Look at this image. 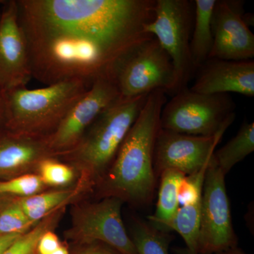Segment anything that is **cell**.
<instances>
[{"instance_id": "16", "label": "cell", "mask_w": 254, "mask_h": 254, "mask_svg": "<svg viewBox=\"0 0 254 254\" xmlns=\"http://www.w3.org/2000/svg\"><path fill=\"white\" fill-rule=\"evenodd\" d=\"M91 192L89 189L76 182L73 186L66 188L46 190L31 196L17 198V202L28 218L37 223Z\"/></svg>"}, {"instance_id": "5", "label": "cell", "mask_w": 254, "mask_h": 254, "mask_svg": "<svg viewBox=\"0 0 254 254\" xmlns=\"http://www.w3.org/2000/svg\"><path fill=\"white\" fill-rule=\"evenodd\" d=\"M110 79L120 98L131 99L162 90L174 94L175 70L172 60L151 36L139 42L118 60Z\"/></svg>"}, {"instance_id": "17", "label": "cell", "mask_w": 254, "mask_h": 254, "mask_svg": "<svg viewBox=\"0 0 254 254\" xmlns=\"http://www.w3.org/2000/svg\"><path fill=\"white\" fill-rule=\"evenodd\" d=\"M217 0H195L190 53L194 72L210 58L213 45L212 18Z\"/></svg>"}, {"instance_id": "2", "label": "cell", "mask_w": 254, "mask_h": 254, "mask_svg": "<svg viewBox=\"0 0 254 254\" xmlns=\"http://www.w3.org/2000/svg\"><path fill=\"white\" fill-rule=\"evenodd\" d=\"M166 94L158 90L148 95L113 163L95 187L99 198L115 197L138 207L153 201L158 178L153 160L155 144Z\"/></svg>"}, {"instance_id": "14", "label": "cell", "mask_w": 254, "mask_h": 254, "mask_svg": "<svg viewBox=\"0 0 254 254\" xmlns=\"http://www.w3.org/2000/svg\"><path fill=\"white\" fill-rule=\"evenodd\" d=\"M191 91L203 94L254 95V60L210 58L196 71Z\"/></svg>"}, {"instance_id": "15", "label": "cell", "mask_w": 254, "mask_h": 254, "mask_svg": "<svg viewBox=\"0 0 254 254\" xmlns=\"http://www.w3.org/2000/svg\"><path fill=\"white\" fill-rule=\"evenodd\" d=\"M48 157L54 156L46 137L26 136L7 129L0 133V177L11 179L36 173L38 164Z\"/></svg>"}, {"instance_id": "12", "label": "cell", "mask_w": 254, "mask_h": 254, "mask_svg": "<svg viewBox=\"0 0 254 254\" xmlns=\"http://www.w3.org/2000/svg\"><path fill=\"white\" fill-rule=\"evenodd\" d=\"M27 43L18 17L16 1L4 3L0 14V90L26 87L31 79Z\"/></svg>"}, {"instance_id": "33", "label": "cell", "mask_w": 254, "mask_h": 254, "mask_svg": "<svg viewBox=\"0 0 254 254\" xmlns=\"http://www.w3.org/2000/svg\"><path fill=\"white\" fill-rule=\"evenodd\" d=\"M36 254H37V253Z\"/></svg>"}, {"instance_id": "26", "label": "cell", "mask_w": 254, "mask_h": 254, "mask_svg": "<svg viewBox=\"0 0 254 254\" xmlns=\"http://www.w3.org/2000/svg\"><path fill=\"white\" fill-rule=\"evenodd\" d=\"M71 254H120L108 246L99 242L76 245Z\"/></svg>"}, {"instance_id": "8", "label": "cell", "mask_w": 254, "mask_h": 254, "mask_svg": "<svg viewBox=\"0 0 254 254\" xmlns=\"http://www.w3.org/2000/svg\"><path fill=\"white\" fill-rule=\"evenodd\" d=\"M124 202L115 197L96 201H76L71 208V225L64 232L75 245L104 244L120 254H138L122 217Z\"/></svg>"}, {"instance_id": "21", "label": "cell", "mask_w": 254, "mask_h": 254, "mask_svg": "<svg viewBox=\"0 0 254 254\" xmlns=\"http://www.w3.org/2000/svg\"><path fill=\"white\" fill-rule=\"evenodd\" d=\"M65 208L60 209L38 222L16 239L3 254H36L38 242L45 232L54 230L64 213Z\"/></svg>"}, {"instance_id": "32", "label": "cell", "mask_w": 254, "mask_h": 254, "mask_svg": "<svg viewBox=\"0 0 254 254\" xmlns=\"http://www.w3.org/2000/svg\"><path fill=\"white\" fill-rule=\"evenodd\" d=\"M173 252L175 254H193L187 248H175Z\"/></svg>"}, {"instance_id": "27", "label": "cell", "mask_w": 254, "mask_h": 254, "mask_svg": "<svg viewBox=\"0 0 254 254\" xmlns=\"http://www.w3.org/2000/svg\"><path fill=\"white\" fill-rule=\"evenodd\" d=\"M21 235L22 234L1 235L0 236V254H3L6 249Z\"/></svg>"}, {"instance_id": "3", "label": "cell", "mask_w": 254, "mask_h": 254, "mask_svg": "<svg viewBox=\"0 0 254 254\" xmlns=\"http://www.w3.org/2000/svg\"><path fill=\"white\" fill-rule=\"evenodd\" d=\"M148 95L131 99L119 98L100 114L75 148L56 157L74 169L76 182L95 190L138 118Z\"/></svg>"}, {"instance_id": "23", "label": "cell", "mask_w": 254, "mask_h": 254, "mask_svg": "<svg viewBox=\"0 0 254 254\" xmlns=\"http://www.w3.org/2000/svg\"><path fill=\"white\" fill-rule=\"evenodd\" d=\"M37 173L26 175L0 181V195L14 198H26L48 190Z\"/></svg>"}, {"instance_id": "19", "label": "cell", "mask_w": 254, "mask_h": 254, "mask_svg": "<svg viewBox=\"0 0 254 254\" xmlns=\"http://www.w3.org/2000/svg\"><path fill=\"white\" fill-rule=\"evenodd\" d=\"M254 150V123L244 122L236 136L218 151L213 158L219 168L226 175L232 168L240 163Z\"/></svg>"}, {"instance_id": "11", "label": "cell", "mask_w": 254, "mask_h": 254, "mask_svg": "<svg viewBox=\"0 0 254 254\" xmlns=\"http://www.w3.org/2000/svg\"><path fill=\"white\" fill-rule=\"evenodd\" d=\"M225 131L213 137L195 136L159 130L154 149L157 177L166 170L190 176L208 165Z\"/></svg>"}, {"instance_id": "25", "label": "cell", "mask_w": 254, "mask_h": 254, "mask_svg": "<svg viewBox=\"0 0 254 254\" xmlns=\"http://www.w3.org/2000/svg\"><path fill=\"white\" fill-rule=\"evenodd\" d=\"M63 244L53 230L45 232L37 246V254H52Z\"/></svg>"}, {"instance_id": "13", "label": "cell", "mask_w": 254, "mask_h": 254, "mask_svg": "<svg viewBox=\"0 0 254 254\" xmlns=\"http://www.w3.org/2000/svg\"><path fill=\"white\" fill-rule=\"evenodd\" d=\"M212 30L213 45L210 58L234 61L253 59L254 36L244 19L242 1H216Z\"/></svg>"}, {"instance_id": "31", "label": "cell", "mask_w": 254, "mask_h": 254, "mask_svg": "<svg viewBox=\"0 0 254 254\" xmlns=\"http://www.w3.org/2000/svg\"><path fill=\"white\" fill-rule=\"evenodd\" d=\"M52 254H70L69 251H68L67 247L64 245H62L61 247L58 249V250L55 251Z\"/></svg>"}, {"instance_id": "4", "label": "cell", "mask_w": 254, "mask_h": 254, "mask_svg": "<svg viewBox=\"0 0 254 254\" xmlns=\"http://www.w3.org/2000/svg\"><path fill=\"white\" fill-rule=\"evenodd\" d=\"M89 87L69 80L37 89L22 87L4 92V125L19 134L48 136Z\"/></svg>"}, {"instance_id": "1", "label": "cell", "mask_w": 254, "mask_h": 254, "mask_svg": "<svg viewBox=\"0 0 254 254\" xmlns=\"http://www.w3.org/2000/svg\"><path fill=\"white\" fill-rule=\"evenodd\" d=\"M156 0H18L32 77L51 85L109 78L118 60L151 37Z\"/></svg>"}, {"instance_id": "10", "label": "cell", "mask_w": 254, "mask_h": 254, "mask_svg": "<svg viewBox=\"0 0 254 254\" xmlns=\"http://www.w3.org/2000/svg\"><path fill=\"white\" fill-rule=\"evenodd\" d=\"M119 98L116 86L110 78L96 80L68 110L59 126L46 137L53 156L59 157L75 148L100 114Z\"/></svg>"}, {"instance_id": "29", "label": "cell", "mask_w": 254, "mask_h": 254, "mask_svg": "<svg viewBox=\"0 0 254 254\" xmlns=\"http://www.w3.org/2000/svg\"><path fill=\"white\" fill-rule=\"evenodd\" d=\"M14 197L6 196L0 195V212L10 202L14 199Z\"/></svg>"}, {"instance_id": "20", "label": "cell", "mask_w": 254, "mask_h": 254, "mask_svg": "<svg viewBox=\"0 0 254 254\" xmlns=\"http://www.w3.org/2000/svg\"><path fill=\"white\" fill-rule=\"evenodd\" d=\"M131 235L138 254H169L172 237L168 232L159 230L151 224L136 219L133 224Z\"/></svg>"}, {"instance_id": "24", "label": "cell", "mask_w": 254, "mask_h": 254, "mask_svg": "<svg viewBox=\"0 0 254 254\" xmlns=\"http://www.w3.org/2000/svg\"><path fill=\"white\" fill-rule=\"evenodd\" d=\"M37 223L28 218L14 198L0 212V236L25 233Z\"/></svg>"}, {"instance_id": "9", "label": "cell", "mask_w": 254, "mask_h": 254, "mask_svg": "<svg viewBox=\"0 0 254 254\" xmlns=\"http://www.w3.org/2000/svg\"><path fill=\"white\" fill-rule=\"evenodd\" d=\"M225 177L213 155L202 191L198 254H217L237 247Z\"/></svg>"}, {"instance_id": "18", "label": "cell", "mask_w": 254, "mask_h": 254, "mask_svg": "<svg viewBox=\"0 0 254 254\" xmlns=\"http://www.w3.org/2000/svg\"><path fill=\"white\" fill-rule=\"evenodd\" d=\"M156 210L148 220L155 228L168 232L171 230L172 225L180 208L178 188L185 175L175 170H166L160 175Z\"/></svg>"}, {"instance_id": "30", "label": "cell", "mask_w": 254, "mask_h": 254, "mask_svg": "<svg viewBox=\"0 0 254 254\" xmlns=\"http://www.w3.org/2000/svg\"><path fill=\"white\" fill-rule=\"evenodd\" d=\"M217 254H249L245 253L243 251L240 250V249L237 248V247H235V248L230 249V250H228L227 251H224V252H220V253H218Z\"/></svg>"}, {"instance_id": "22", "label": "cell", "mask_w": 254, "mask_h": 254, "mask_svg": "<svg viewBox=\"0 0 254 254\" xmlns=\"http://www.w3.org/2000/svg\"><path fill=\"white\" fill-rule=\"evenodd\" d=\"M36 173L48 188H66L73 186L77 180L74 169L56 157H48L41 160Z\"/></svg>"}, {"instance_id": "6", "label": "cell", "mask_w": 254, "mask_h": 254, "mask_svg": "<svg viewBox=\"0 0 254 254\" xmlns=\"http://www.w3.org/2000/svg\"><path fill=\"white\" fill-rule=\"evenodd\" d=\"M235 118V103L229 94H203L187 88L166 102L160 128L190 136L213 137L226 131Z\"/></svg>"}, {"instance_id": "28", "label": "cell", "mask_w": 254, "mask_h": 254, "mask_svg": "<svg viewBox=\"0 0 254 254\" xmlns=\"http://www.w3.org/2000/svg\"><path fill=\"white\" fill-rule=\"evenodd\" d=\"M4 123V93L0 90V124Z\"/></svg>"}, {"instance_id": "7", "label": "cell", "mask_w": 254, "mask_h": 254, "mask_svg": "<svg viewBox=\"0 0 254 254\" xmlns=\"http://www.w3.org/2000/svg\"><path fill=\"white\" fill-rule=\"evenodd\" d=\"M194 20V1L156 0L155 16L145 28L166 52L175 70L174 95L188 88L195 74L190 53V41Z\"/></svg>"}]
</instances>
